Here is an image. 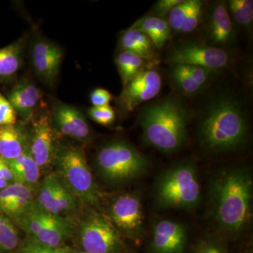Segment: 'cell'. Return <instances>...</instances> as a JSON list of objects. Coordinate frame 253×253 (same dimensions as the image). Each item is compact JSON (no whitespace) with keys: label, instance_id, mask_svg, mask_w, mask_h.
<instances>
[{"label":"cell","instance_id":"1","mask_svg":"<svg viewBox=\"0 0 253 253\" xmlns=\"http://www.w3.org/2000/svg\"><path fill=\"white\" fill-rule=\"evenodd\" d=\"M210 212L219 230L231 236L246 230L253 217V179L245 166L223 168L209 184Z\"/></svg>","mask_w":253,"mask_h":253},{"label":"cell","instance_id":"2","mask_svg":"<svg viewBox=\"0 0 253 253\" xmlns=\"http://www.w3.org/2000/svg\"><path fill=\"white\" fill-rule=\"evenodd\" d=\"M249 126L241 104L229 96L213 100L198 126L200 144L206 151L221 154L236 151L246 143Z\"/></svg>","mask_w":253,"mask_h":253},{"label":"cell","instance_id":"3","mask_svg":"<svg viewBox=\"0 0 253 253\" xmlns=\"http://www.w3.org/2000/svg\"><path fill=\"white\" fill-rule=\"evenodd\" d=\"M190 117L185 105L174 97L147 106L140 118L143 139L163 154L177 152L187 139Z\"/></svg>","mask_w":253,"mask_h":253},{"label":"cell","instance_id":"4","mask_svg":"<svg viewBox=\"0 0 253 253\" xmlns=\"http://www.w3.org/2000/svg\"><path fill=\"white\" fill-rule=\"evenodd\" d=\"M154 206L160 211H194L202 201L196 163L186 159L158 173L152 187Z\"/></svg>","mask_w":253,"mask_h":253},{"label":"cell","instance_id":"5","mask_svg":"<svg viewBox=\"0 0 253 253\" xmlns=\"http://www.w3.org/2000/svg\"><path fill=\"white\" fill-rule=\"evenodd\" d=\"M95 169L108 186L118 187L134 182L149 172L151 161L127 141L114 140L100 148Z\"/></svg>","mask_w":253,"mask_h":253},{"label":"cell","instance_id":"6","mask_svg":"<svg viewBox=\"0 0 253 253\" xmlns=\"http://www.w3.org/2000/svg\"><path fill=\"white\" fill-rule=\"evenodd\" d=\"M56 175L76 199L96 206L101 194L83 150L73 145H60L54 161Z\"/></svg>","mask_w":253,"mask_h":253},{"label":"cell","instance_id":"7","mask_svg":"<svg viewBox=\"0 0 253 253\" xmlns=\"http://www.w3.org/2000/svg\"><path fill=\"white\" fill-rule=\"evenodd\" d=\"M79 239L87 253H120L123 248L117 229L109 218L98 212H91L82 221Z\"/></svg>","mask_w":253,"mask_h":253},{"label":"cell","instance_id":"8","mask_svg":"<svg viewBox=\"0 0 253 253\" xmlns=\"http://www.w3.org/2000/svg\"><path fill=\"white\" fill-rule=\"evenodd\" d=\"M107 217L121 235L135 241L144 236V214L139 193H125L115 197L109 205Z\"/></svg>","mask_w":253,"mask_h":253},{"label":"cell","instance_id":"9","mask_svg":"<svg viewBox=\"0 0 253 253\" xmlns=\"http://www.w3.org/2000/svg\"><path fill=\"white\" fill-rule=\"evenodd\" d=\"M168 61L172 65L201 66L212 71L228 66L229 56L225 50L216 46L186 42L174 48Z\"/></svg>","mask_w":253,"mask_h":253},{"label":"cell","instance_id":"10","mask_svg":"<svg viewBox=\"0 0 253 253\" xmlns=\"http://www.w3.org/2000/svg\"><path fill=\"white\" fill-rule=\"evenodd\" d=\"M30 151L40 169H45L54 163L59 146L56 129L51 122L50 113H42L33 118Z\"/></svg>","mask_w":253,"mask_h":253},{"label":"cell","instance_id":"11","mask_svg":"<svg viewBox=\"0 0 253 253\" xmlns=\"http://www.w3.org/2000/svg\"><path fill=\"white\" fill-rule=\"evenodd\" d=\"M63 50L57 44L37 37L31 46V62L33 71L43 83L53 86L57 81L61 63Z\"/></svg>","mask_w":253,"mask_h":253},{"label":"cell","instance_id":"12","mask_svg":"<svg viewBox=\"0 0 253 253\" xmlns=\"http://www.w3.org/2000/svg\"><path fill=\"white\" fill-rule=\"evenodd\" d=\"M162 86V78L156 70L146 69L124 86L119 104L125 112L134 111L138 106L157 96Z\"/></svg>","mask_w":253,"mask_h":253},{"label":"cell","instance_id":"13","mask_svg":"<svg viewBox=\"0 0 253 253\" xmlns=\"http://www.w3.org/2000/svg\"><path fill=\"white\" fill-rule=\"evenodd\" d=\"M51 122L56 131L79 141L86 140L91 134L89 124L78 109L64 103H55L51 110Z\"/></svg>","mask_w":253,"mask_h":253},{"label":"cell","instance_id":"14","mask_svg":"<svg viewBox=\"0 0 253 253\" xmlns=\"http://www.w3.org/2000/svg\"><path fill=\"white\" fill-rule=\"evenodd\" d=\"M186 241V228L178 221L162 219L153 226L151 249L154 253H182Z\"/></svg>","mask_w":253,"mask_h":253},{"label":"cell","instance_id":"15","mask_svg":"<svg viewBox=\"0 0 253 253\" xmlns=\"http://www.w3.org/2000/svg\"><path fill=\"white\" fill-rule=\"evenodd\" d=\"M17 116L23 121H32L41 101V92L38 86L28 80L18 81L4 94Z\"/></svg>","mask_w":253,"mask_h":253},{"label":"cell","instance_id":"16","mask_svg":"<svg viewBox=\"0 0 253 253\" xmlns=\"http://www.w3.org/2000/svg\"><path fill=\"white\" fill-rule=\"evenodd\" d=\"M72 234V226L67 219L41 211V225L33 241L51 248L62 247Z\"/></svg>","mask_w":253,"mask_h":253},{"label":"cell","instance_id":"17","mask_svg":"<svg viewBox=\"0 0 253 253\" xmlns=\"http://www.w3.org/2000/svg\"><path fill=\"white\" fill-rule=\"evenodd\" d=\"M208 31L209 39L218 45L230 44L235 39L234 23L224 1H217L210 9Z\"/></svg>","mask_w":253,"mask_h":253},{"label":"cell","instance_id":"18","mask_svg":"<svg viewBox=\"0 0 253 253\" xmlns=\"http://www.w3.org/2000/svg\"><path fill=\"white\" fill-rule=\"evenodd\" d=\"M31 134L22 125L0 126V156L6 161L17 158L30 149Z\"/></svg>","mask_w":253,"mask_h":253},{"label":"cell","instance_id":"19","mask_svg":"<svg viewBox=\"0 0 253 253\" xmlns=\"http://www.w3.org/2000/svg\"><path fill=\"white\" fill-rule=\"evenodd\" d=\"M27 37L23 36L9 45L0 48V81H7L16 76L22 66Z\"/></svg>","mask_w":253,"mask_h":253},{"label":"cell","instance_id":"20","mask_svg":"<svg viewBox=\"0 0 253 253\" xmlns=\"http://www.w3.org/2000/svg\"><path fill=\"white\" fill-rule=\"evenodd\" d=\"M120 44L122 50L137 55L148 62H155L157 60L154 44L149 37L139 30L130 27L123 32L120 39Z\"/></svg>","mask_w":253,"mask_h":253},{"label":"cell","instance_id":"21","mask_svg":"<svg viewBox=\"0 0 253 253\" xmlns=\"http://www.w3.org/2000/svg\"><path fill=\"white\" fill-rule=\"evenodd\" d=\"M14 175V182L33 188L38 184L41 176V169L32 157L30 149L8 161Z\"/></svg>","mask_w":253,"mask_h":253},{"label":"cell","instance_id":"22","mask_svg":"<svg viewBox=\"0 0 253 253\" xmlns=\"http://www.w3.org/2000/svg\"><path fill=\"white\" fill-rule=\"evenodd\" d=\"M131 28L139 30L149 37L158 49H162L170 37L171 29L167 21L156 16H145L137 20Z\"/></svg>","mask_w":253,"mask_h":253},{"label":"cell","instance_id":"23","mask_svg":"<svg viewBox=\"0 0 253 253\" xmlns=\"http://www.w3.org/2000/svg\"><path fill=\"white\" fill-rule=\"evenodd\" d=\"M115 61L123 86L149 68L148 66L149 62L137 55L124 50L118 53Z\"/></svg>","mask_w":253,"mask_h":253},{"label":"cell","instance_id":"24","mask_svg":"<svg viewBox=\"0 0 253 253\" xmlns=\"http://www.w3.org/2000/svg\"><path fill=\"white\" fill-rule=\"evenodd\" d=\"M60 181L59 178L54 173L48 174L42 181L35 201L37 207L41 211L50 212Z\"/></svg>","mask_w":253,"mask_h":253},{"label":"cell","instance_id":"25","mask_svg":"<svg viewBox=\"0 0 253 253\" xmlns=\"http://www.w3.org/2000/svg\"><path fill=\"white\" fill-rule=\"evenodd\" d=\"M227 6L234 21L249 32L252 31L253 1L252 0H230Z\"/></svg>","mask_w":253,"mask_h":253},{"label":"cell","instance_id":"26","mask_svg":"<svg viewBox=\"0 0 253 253\" xmlns=\"http://www.w3.org/2000/svg\"><path fill=\"white\" fill-rule=\"evenodd\" d=\"M19 243L18 231L9 218L0 212V250L11 252Z\"/></svg>","mask_w":253,"mask_h":253},{"label":"cell","instance_id":"27","mask_svg":"<svg viewBox=\"0 0 253 253\" xmlns=\"http://www.w3.org/2000/svg\"><path fill=\"white\" fill-rule=\"evenodd\" d=\"M172 78L176 85L184 94L195 95L202 89L195 82L188 71L185 65H174L172 70Z\"/></svg>","mask_w":253,"mask_h":253},{"label":"cell","instance_id":"28","mask_svg":"<svg viewBox=\"0 0 253 253\" xmlns=\"http://www.w3.org/2000/svg\"><path fill=\"white\" fill-rule=\"evenodd\" d=\"M192 3L193 0H182L169 11L167 22L170 29L179 33L181 26L189 14Z\"/></svg>","mask_w":253,"mask_h":253},{"label":"cell","instance_id":"29","mask_svg":"<svg viewBox=\"0 0 253 253\" xmlns=\"http://www.w3.org/2000/svg\"><path fill=\"white\" fill-rule=\"evenodd\" d=\"M28 189L31 188L19 183L13 182L4 189L0 190V212L4 214L6 210L16 201L18 196Z\"/></svg>","mask_w":253,"mask_h":253},{"label":"cell","instance_id":"30","mask_svg":"<svg viewBox=\"0 0 253 253\" xmlns=\"http://www.w3.org/2000/svg\"><path fill=\"white\" fill-rule=\"evenodd\" d=\"M89 118L95 123L103 126H111L116 120V113L110 105L89 108L87 111Z\"/></svg>","mask_w":253,"mask_h":253},{"label":"cell","instance_id":"31","mask_svg":"<svg viewBox=\"0 0 253 253\" xmlns=\"http://www.w3.org/2000/svg\"><path fill=\"white\" fill-rule=\"evenodd\" d=\"M203 14V2L200 0H193L192 5L179 33H189L194 31L199 26Z\"/></svg>","mask_w":253,"mask_h":253},{"label":"cell","instance_id":"32","mask_svg":"<svg viewBox=\"0 0 253 253\" xmlns=\"http://www.w3.org/2000/svg\"><path fill=\"white\" fill-rule=\"evenodd\" d=\"M17 117L14 108L0 91V126L16 124Z\"/></svg>","mask_w":253,"mask_h":253},{"label":"cell","instance_id":"33","mask_svg":"<svg viewBox=\"0 0 253 253\" xmlns=\"http://www.w3.org/2000/svg\"><path fill=\"white\" fill-rule=\"evenodd\" d=\"M68 248H51L38 244L33 239H30L21 249V253H71Z\"/></svg>","mask_w":253,"mask_h":253},{"label":"cell","instance_id":"34","mask_svg":"<svg viewBox=\"0 0 253 253\" xmlns=\"http://www.w3.org/2000/svg\"><path fill=\"white\" fill-rule=\"evenodd\" d=\"M89 99L93 106L99 107L109 105L110 101L112 99V96L106 89L96 88L91 91Z\"/></svg>","mask_w":253,"mask_h":253},{"label":"cell","instance_id":"35","mask_svg":"<svg viewBox=\"0 0 253 253\" xmlns=\"http://www.w3.org/2000/svg\"><path fill=\"white\" fill-rule=\"evenodd\" d=\"M186 68L195 82L204 87L209 81L211 71L201 66H186Z\"/></svg>","mask_w":253,"mask_h":253},{"label":"cell","instance_id":"36","mask_svg":"<svg viewBox=\"0 0 253 253\" xmlns=\"http://www.w3.org/2000/svg\"><path fill=\"white\" fill-rule=\"evenodd\" d=\"M182 0H160L155 5L153 11L156 17L163 18L168 16L169 11L179 4Z\"/></svg>","mask_w":253,"mask_h":253},{"label":"cell","instance_id":"37","mask_svg":"<svg viewBox=\"0 0 253 253\" xmlns=\"http://www.w3.org/2000/svg\"><path fill=\"white\" fill-rule=\"evenodd\" d=\"M195 253H225V251L212 239H204L199 243Z\"/></svg>","mask_w":253,"mask_h":253},{"label":"cell","instance_id":"38","mask_svg":"<svg viewBox=\"0 0 253 253\" xmlns=\"http://www.w3.org/2000/svg\"><path fill=\"white\" fill-rule=\"evenodd\" d=\"M0 177L3 178L9 183L14 182V175L8 161L1 156H0Z\"/></svg>","mask_w":253,"mask_h":253},{"label":"cell","instance_id":"39","mask_svg":"<svg viewBox=\"0 0 253 253\" xmlns=\"http://www.w3.org/2000/svg\"><path fill=\"white\" fill-rule=\"evenodd\" d=\"M9 184L10 183L8 182L7 181L5 180L3 178L0 177V190L4 189V188H6Z\"/></svg>","mask_w":253,"mask_h":253},{"label":"cell","instance_id":"40","mask_svg":"<svg viewBox=\"0 0 253 253\" xmlns=\"http://www.w3.org/2000/svg\"><path fill=\"white\" fill-rule=\"evenodd\" d=\"M71 253H87L86 252H84V251H78V252H71Z\"/></svg>","mask_w":253,"mask_h":253}]
</instances>
